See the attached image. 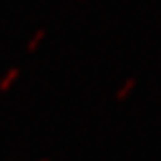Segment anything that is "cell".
<instances>
[{
  "label": "cell",
  "instance_id": "cell-1",
  "mask_svg": "<svg viewBox=\"0 0 161 161\" xmlns=\"http://www.w3.org/2000/svg\"><path fill=\"white\" fill-rule=\"evenodd\" d=\"M41 36H43V31H40V32H38V34H36V36H34V40H32V43H31V45H29V47H31V48H32V47H34V45H36V41L40 40Z\"/></svg>",
  "mask_w": 161,
  "mask_h": 161
}]
</instances>
